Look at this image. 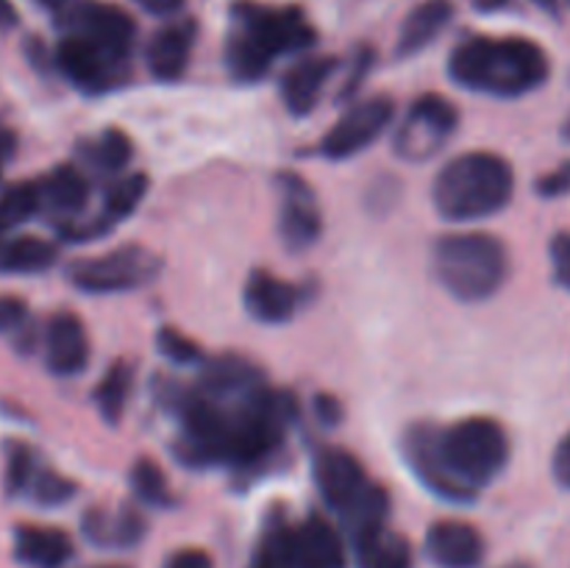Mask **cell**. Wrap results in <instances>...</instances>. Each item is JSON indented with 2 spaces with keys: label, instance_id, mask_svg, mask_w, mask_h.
<instances>
[{
  "label": "cell",
  "instance_id": "36",
  "mask_svg": "<svg viewBox=\"0 0 570 568\" xmlns=\"http://www.w3.org/2000/svg\"><path fill=\"white\" fill-rule=\"evenodd\" d=\"M373 61H376V50L367 48V45H360V48L354 50V59H351V76L345 78L343 89H340V100L354 98L356 89L362 87L367 72L373 70Z\"/></svg>",
  "mask_w": 570,
  "mask_h": 568
},
{
  "label": "cell",
  "instance_id": "31",
  "mask_svg": "<svg viewBox=\"0 0 570 568\" xmlns=\"http://www.w3.org/2000/svg\"><path fill=\"white\" fill-rule=\"evenodd\" d=\"M39 206V189L37 182H17L0 193V237L9 234L11 228L22 226L26 221H31Z\"/></svg>",
  "mask_w": 570,
  "mask_h": 568
},
{
  "label": "cell",
  "instance_id": "34",
  "mask_svg": "<svg viewBox=\"0 0 570 568\" xmlns=\"http://www.w3.org/2000/svg\"><path fill=\"white\" fill-rule=\"evenodd\" d=\"M37 454L28 443L22 440H9L6 445V493L9 496H26L28 482L37 473Z\"/></svg>",
  "mask_w": 570,
  "mask_h": 568
},
{
  "label": "cell",
  "instance_id": "2",
  "mask_svg": "<svg viewBox=\"0 0 570 568\" xmlns=\"http://www.w3.org/2000/svg\"><path fill=\"white\" fill-rule=\"evenodd\" d=\"M449 76L456 87L493 98H521L543 87L551 61L543 45L529 37L473 33L449 56Z\"/></svg>",
  "mask_w": 570,
  "mask_h": 568
},
{
  "label": "cell",
  "instance_id": "48",
  "mask_svg": "<svg viewBox=\"0 0 570 568\" xmlns=\"http://www.w3.org/2000/svg\"><path fill=\"white\" fill-rule=\"evenodd\" d=\"M501 568H532L529 562H510V566H501Z\"/></svg>",
  "mask_w": 570,
  "mask_h": 568
},
{
  "label": "cell",
  "instance_id": "14",
  "mask_svg": "<svg viewBox=\"0 0 570 568\" xmlns=\"http://www.w3.org/2000/svg\"><path fill=\"white\" fill-rule=\"evenodd\" d=\"M89 334L72 310H56L45 323V362L56 376H78L89 365Z\"/></svg>",
  "mask_w": 570,
  "mask_h": 568
},
{
  "label": "cell",
  "instance_id": "13",
  "mask_svg": "<svg viewBox=\"0 0 570 568\" xmlns=\"http://www.w3.org/2000/svg\"><path fill=\"white\" fill-rule=\"evenodd\" d=\"M401 451H404V460L406 466L412 468V473H415L434 496H440V499L445 501H456V505L473 501V496H468L465 490L449 477V471H445L438 451V427H434V423H412L404 432V438H401Z\"/></svg>",
  "mask_w": 570,
  "mask_h": 568
},
{
  "label": "cell",
  "instance_id": "29",
  "mask_svg": "<svg viewBox=\"0 0 570 568\" xmlns=\"http://www.w3.org/2000/svg\"><path fill=\"white\" fill-rule=\"evenodd\" d=\"M83 156L98 173H120L134 159V143L120 128H104L98 137L83 143Z\"/></svg>",
  "mask_w": 570,
  "mask_h": 568
},
{
  "label": "cell",
  "instance_id": "10",
  "mask_svg": "<svg viewBox=\"0 0 570 568\" xmlns=\"http://www.w3.org/2000/svg\"><path fill=\"white\" fill-rule=\"evenodd\" d=\"M126 59H117L115 53L104 50L100 45L89 42V39L78 37V33H67L59 45H56V67L61 76L78 87L81 92L98 95L106 89L117 87L126 72Z\"/></svg>",
  "mask_w": 570,
  "mask_h": 568
},
{
  "label": "cell",
  "instance_id": "38",
  "mask_svg": "<svg viewBox=\"0 0 570 568\" xmlns=\"http://www.w3.org/2000/svg\"><path fill=\"white\" fill-rule=\"evenodd\" d=\"M538 195L543 198H560V195L570 193V161H562L560 167H554L551 173H546L543 178H538L534 184Z\"/></svg>",
  "mask_w": 570,
  "mask_h": 568
},
{
  "label": "cell",
  "instance_id": "40",
  "mask_svg": "<svg viewBox=\"0 0 570 568\" xmlns=\"http://www.w3.org/2000/svg\"><path fill=\"white\" fill-rule=\"evenodd\" d=\"M551 471L562 488L570 490V432L557 443L554 457H551Z\"/></svg>",
  "mask_w": 570,
  "mask_h": 568
},
{
  "label": "cell",
  "instance_id": "49",
  "mask_svg": "<svg viewBox=\"0 0 570 568\" xmlns=\"http://www.w3.org/2000/svg\"><path fill=\"white\" fill-rule=\"evenodd\" d=\"M98 568H126V566H98Z\"/></svg>",
  "mask_w": 570,
  "mask_h": 568
},
{
  "label": "cell",
  "instance_id": "42",
  "mask_svg": "<svg viewBox=\"0 0 570 568\" xmlns=\"http://www.w3.org/2000/svg\"><path fill=\"white\" fill-rule=\"evenodd\" d=\"M315 410H317V415H321V421L328 423V427H337L340 418H343V407H340V401L328 393L317 395Z\"/></svg>",
  "mask_w": 570,
  "mask_h": 568
},
{
  "label": "cell",
  "instance_id": "7",
  "mask_svg": "<svg viewBox=\"0 0 570 568\" xmlns=\"http://www.w3.org/2000/svg\"><path fill=\"white\" fill-rule=\"evenodd\" d=\"M161 271V259L142 245H120L100 256L72 259L67 265V282L89 295H115L139 290L154 282Z\"/></svg>",
  "mask_w": 570,
  "mask_h": 568
},
{
  "label": "cell",
  "instance_id": "51",
  "mask_svg": "<svg viewBox=\"0 0 570 568\" xmlns=\"http://www.w3.org/2000/svg\"><path fill=\"white\" fill-rule=\"evenodd\" d=\"M568 134H570V126H568Z\"/></svg>",
  "mask_w": 570,
  "mask_h": 568
},
{
  "label": "cell",
  "instance_id": "3",
  "mask_svg": "<svg viewBox=\"0 0 570 568\" xmlns=\"http://www.w3.org/2000/svg\"><path fill=\"white\" fill-rule=\"evenodd\" d=\"M515 195V170L493 150H468L440 167L432 184V204L451 223L493 217Z\"/></svg>",
  "mask_w": 570,
  "mask_h": 568
},
{
  "label": "cell",
  "instance_id": "33",
  "mask_svg": "<svg viewBox=\"0 0 570 568\" xmlns=\"http://www.w3.org/2000/svg\"><path fill=\"white\" fill-rule=\"evenodd\" d=\"M131 488L134 496L148 507H167L173 501L165 471L150 457H139L131 466Z\"/></svg>",
  "mask_w": 570,
  "mask_h": 568
},
{
  "label": "cell",
  "instance_id": "20",
  "mask_svg": "<svg viewBox=\"0 0 570 568\" xmlns=\"http://www.w3.org/2000/svg\"><path fill=\"white\" fill-rule=\"evenodd\" d=\"M295 560L298 568H348V551L340 529L321 512L295 523Z\"/></svg>",
  "mask_w": 570,
  "mask_h": 568
},
{
  "label": "cell",
  "instance_id": "21",
  "mask_svg": "<svg viewBox=\"0 0 570 568\" xmlns=\"http://www.w3.org/2000/svg\"><path fill=\"white\" fill-rule=\"evenodd\" d=\"M81 532L89 543L100 549H131L145 538V518L134 507L109 512L95 505L83 512Z\"/></svg>",
  "mask_w": 570,
  "mask_h": 568
},
{
  "label": "cell",
  "instance_id": "28",
  "mask_svg": "<svg viewBox=\"0 0 570 568\" xmlns=\"http://www.w3.org/2000/svg\"><path fill=\"white\" fill-rule=\"evenodd\" d=\"M131 384H134V368L128 365L126 360H115L106 373L100 376L98 388H95L92 399L98 404L100 418L106 423H120L122 412H126L128 395H131Z\"/></svg>",
  "mask_w": 570,
  "mask_h": 568
},
{
  "label": "cell",
  "instance_id": "27",
  "mask_svg": "<svg viewBox=\"0 0 570 568\" xmlns=\"http://www.w3.org/2000/svg\"><path fill=\"white\" fill-rule=\"evenodd\" d=\"M248 568H298L295 560V523L282 510L271 512L259 535Z\"/></svg>",
  "mask_w": 570,
  "mask_h": 568
},
{
  "label": "cell",
  "instance_id": "45",
  "mask_svg": "<svg viewBox=\"0 0 570 568\" xmlns=\"http://www.w3.org/2000/svg\"><path fill=\"white\" fill-rule=\"evenodd\" d=\"M534 6H538V9H543L546 14H560V6H562V0H532Z\"/></svg>",
  "mask_w": 570,
  "mask_h": 568
},
{
  "label": "cell",
  "instance_id": "17",
  "mask_svg": "<svg viewBox=\"0 0 570 568\" xmlns=\"http://www.w3.org/2000/svg\"><path fill=\"white\" fill-rule=\"evenodd\" d=\"M195 37H198V22L178 17L161 26L159 31L150 37L145 59H148V70L156 81L173 84L187 72L189 59H193Z\"/></svg>",
  "mask_w": 570,
  "mask_h": 568
},
{
  "label": "cell",
  "instance_id": "15",
  "mask_svg": "<svg viewBox=\"0 0 570 568\" xmlns=\"http://www.w3.org/2000/svg\"><path fill=\"white\" fill-rule=\"evenodd\" d=\"M426 555L438 568H479L484 560V538L473 523L443 518L429 527Z\"/></svg>",
  "mask_w": 570,
  "mask_h": 568
},
{
  "label": "cell",
  "instance_id": "6",
  "mask_svg": "<svg viewBox=\"0 0 570 568\" xmlns=\"http://www.w3.org/2000/svg\"><path fill=\"white\" fill-rule=\"evenodd\" d=\"M438 451L449 477L476 499L510 462V434L495 418L468 415L451 427H438Z\"/></svg>",
  "mask_w": 570,
  "mask_h": 568
},
{
  "label": "cell",
  "instance_id": "9",
  "mask_svg": "<svg viewBox=\"0 0 570 568\" xmlns=\"http://www.w3.org/2000/svg\"><path fill=\"white\" fill-rule=\"evenodd\" d=\"M393 120L395 100L390 95H371L365 100H356L321 139V156L332 161L360 156L367 145H373L387 131Z\"/></svg>",
  "mask_w": 570,
  "mask_h": 568
},
{
  "label": "cell",
  "instance_id": "30",
  "mask_svg": "<svg viewBox=\"0 0 570 568\" xmlns=\"http://www.w3.org/2000/svg\"><path fill=\"white\" fill-rule=\"evenodd\" d=\"M0 334L9 337L14 343V349L22 351V354L37 349L39 332L26 301L14 298V295H3L0 298Z\"/></svg>",
  "mask_w": 570,
  "mask_h": 568
},
{
  "label": "cell",
  "instance_id": "26",
  "mask_svg": "<svg viewBox=\"0 0 570 568\" xmlns=\"http://www.w3.org/2000/svg\"><path fill=\"white\" fill-rule=\"evenodd\" d=\"M59 259V248L50 239L33 234L0 239V273H45Z\"/></svg>",
  "mask_w": 570,
  "mask_h": 568
},
{
  "label": "cell",
  "instance_id": "22",
  "mask_svg": "<svg viewBox=\"0 0 570 568\" xmlns=\"http://www.w3.org/2000/svg\"><path fill=\"white\" fill-rule=\"evenodd\" d=\"M76 555L72 538L59 527L22 523L14 529V557L28 568H65Z\"/></svg>",
  "mask_w": 570,
  "mask_h": 568
},
{
  "label": "cell",
  "instance_id": "1",
  "mask_svg": "<svg viewBox=\"0 0 570 568\" xmlns=\"http://www.w3.org/2000/svg\"><path fill=\"white\" fill-rule=\"evenodd\" d=\"M317 31L298 6H267L234 0L226 39V67L234 81L254 84L271 72L278 56L306 53Z\"/></svg>",
  "mask_w": 570,
  "mask_h": 568
},
{
  "label": "cell",
  "instance_id": "12",
  "mask_svg": "<svg viewBox=\"0 0 570 568\" xmlns=\"http://www.w3.org/2000/svg\"><path fill=\"white\" fill-rule=\"evenodd\" d=\"M67 28L70 33L100 45L104 50L115 53L117 59H131L137 22L120 6L104 3V0H81L67 11Z\"/></svg>",
  "mask_w": 570,
  "mask_h": 568
},
{
  "label": "cell",
  "instance_id": "18",
  "mask_svg": "<svg viewBox=\"0 0 570 568\" xmlns=\"http://www.w3.org/2000/svg\"><path fill=\"white\" fill-rule=\"evenodd\" d=\"M262 384L265 373L243 354H217L200 362L198 390L215 401H239Z\"/></svg>",
  "mask_w": 570,
  "mask_h": 568
},
{
  "label": "cell",
  "instance_id": "39",
  "mask_svg": "<svg viewBox=\"0 0 570 568\" xmlns=\"http://www.w3.org/2000/svg\"><path fill=\"white\" fill-rule=\"evenodd\" d=\"M165 568H215V562L204 549H178L167 557Z\"/></svg>",
  "mask_w": 570,
  "mask_h": 568
},
{
  "label": "cell",
  "instance_id": "23",
  "mask_svg": "<svg viewBox=\"0 0 570 568\" xmlns=\"http://www.w3.org/2000/svg\"><path fill=\"white\" fill-rule=\"evenodd\" d=\"M39 206L48 215L61 217V223L76 221L89 204V182L87 173L78 170L76 165H59L37 182Z\"/></svg>",
  "mask_w": 570,
  "mask_h": 568
},
{
  "label": "cell",
  "instance_id": "16",
  "mask_svg": "<svg viewBox=\"0 0 570 568\" xmlns=\"http://www.w3.org/2000/svg\"><path fill=\"white\" fill-rule=\"evenodd\" d=\"M243 301L254 321L267 323V326H282V323L293 321V315L298 312L301 290L293 282L278 278L267 267H256L245 282Z\"/></svg>",
  "mask_w": 570,
  "mask_h": 568
},
{
  "label": "cell",
  "instance_id": "46",
  "mask_svg": "<svg viewBox=\"0 0 570 568\" xmlns=\"http://www.w3.org/2000/svg\"><path fill=\"white\" fill-rule=\"evenodd\" d=\"M9 148H11V139L6 137V134H0V173H3V161L6 156H9Z\"/></svg>",
  "mask_w": 570,
  "mask_h": 568
},
{
  "label": "cell",
  "instance_id": "50",
  "mask_svg": "<svg viewBox=\"0 0 570 568\" xmlns=\"http://www.w3.org/2000/svg\"><path fill=\"white\" fill-rule=\"evenodd\" d=\"M562 3H566V6H570V0H562Z\"/></svg>",
  "mask_w": 570,
  "mask_h": 568
},
{
  "label": "cell",
  "instance_id": "41",
  "mask_svg": "<svg viewBox=\"0 0 570 568\" xmlns=\"http://www.w3.org/2000/svg\"><path fill=\"white\" fill-rule=\"evenodd\" d=\"M134 3L139 6L142 11H148V14L154 17H178L184 11V6H187V0H134Z\"/></svg>",
  "mask_w": 570,
  "mask_h": 568
},
{
  "label": "cell",
  "instance_id": "24",
  "mask_svg": "<svg viewBox=\"0 0 570 568\" xmlns=\"http://www.w3.org/2000/svg\"><path fill=\"white\" fill-rule=\"evenodd\" d=\"M454 20V3L451 0H423L410 14L404 17L395 39V56L399 59H412L423 53L445 28Z\"/></svg>",
  "mask_w": 570,
  "mask_h": 568
},
{
  "label": "cell",
  "instance_id": "19",
  "mask_svg": "<svg viewBox=\"0 0 570 568\" xmlns=\"http://www.w3.org/2000/svg\"><path fill=\"white\" fill-rule=\"evenodd\" d=\"M337 67L340 61L334 56H304L293 67H287V72L282 76V84H278L284 109L293 117L312 115L315 106L321 104L323 87L337 72Z\"/></svg>",
  "mask_w": 570,
  "mask_h": 568
},
{
  "label": "cell",
  "instance_id": "11",
  "mask_svg": "<svg viewBox=\"0 0 570 568\" xmlns=\"http://www.w3.org/2000/svg\"><path fill=\"white\" fill-rule=\"evenodd\" d=\"M278 234L289 251H306L323 232V212L317 195L298 173H278Z\"/></svg>",
  "mask_w": 570,
  "mask_h": 568
},
{
  "label": "cell",
  "instance_id": "37",
  "mask_svg": "<svg viewBox=\"0 0 570 568\" xmlns=\"http://www.w3.org/2000/svg\"><path fill=\"white\" fill-rule=\"evenodd\" d=\"M549 254H551V271H554V282L570 293V232L557 234V237L551 239Z\"/></svg>",
  "mask_w": 570,
  "mask_h": 568
},
{
  "label": "cell",
  "instance_id": "47",
  "mask_svg": "<svg viewBox=\"0 0 570 568\" xmlns=\"http://www.w3.org/2000/svg\"><path fill=\"white\" fill-rule=\"evenodd\" d=\"M39 6H45V9H65L67 3H70V0H37Z\"/></svg>",
  "mask_w": 570,
  "mask_h": 568
},
{
  "label": "cell",
  "instance_id": "25",
  "mask_svg": "<svg viewBox=\"0 0 570 568\" xmlns=\"http://www.w3.org/2000/svg\"><path fill=\"white\" fill-rule=\"evenodd\" d=\"M356 568H415V551L401 532L387 523L354 535Z\"/></svg>",
  "mask_w": 570,
  "mask_h": 568
},
{
  "label": "cell",
  "instance_id": "32",
  "mask_svg": "<svg viewBox=\"0 0 570 568\" xmlns=\"http://www.w3.org/2000/svg\"><path fill=\"white\" fill-rule=\"evenodd\" d=\"M28 499L39 507H61L67 501H72L78 496V482L76 479L65 477V473L53 471V468L39 466L33 479L28 482L26 490Z\"/></svg>",
  "mask_w": 570,
  "mask_h": 568
},
{
  "label": "cell",
  "instance_id": "4",
  "mask_svg": "<svg viewBox=\"0 0 570 568\" xmlns=\"http://www.w3.org/2000/svg\"><path fill=\"white\" fill-rule=\"evenodd\" d=\"M432 271L451 298L482 304L504 287L510 276V251L495 234L451 232L432 245Z\"/></svg>",
  "mask_w": 570,
  "mask_h": 568
},
{
  "label": "cell",
  "instance_id": "8",
  "mask_svg": "<svg viewBox=\"0 0 570 568\" xmlns=\"http://www.w3.org/2000/svg\"><path fill=\"white\" fill-rule=\"evenodd\" d=\"M460 126V109L440 92H426L412 100L410 111L395 128L393 148L404 161H426L445 148Z\"/></svg>",
  "mask_w": 570,
  "mask_h": 568
},
{
  "label": "cell",
  "instance_id": "5",
  "mask_svg": "<svg viewBox=\"0 0 570 568\" xmlns=\"http://www.w3.org/2000/svg\"><path fill=\"white\" fill-rule=\"evenodd\" d=\"M312 473L323 501L343 518L351 538L365 529L387 523L390 493L367 477L365 466L340 445H317Z\"/></svg>",
  "mask_w": 570,
  "mask_h": 568
},
{
  "label": "cell",
  "instance_id": "43",
  "mask_svg": "<svg viewBox=\"0 0 570 568\" xmlns=\"http://www.w3.org/2000/svg\"><path fill=\"white\" fill-rule=\"evenodd\" d=\"M473 9L482 11V14H493V11H501L510 6V0H471Z\"/></svg>",
  "mask_w": 570,
  "mask_h": 568
},
{
  "label": "cell",
  "instance_id": "35",
  "mask_svg": "<svg viewBox=\"0 0 570 568\" xmlns=\"http://www.w3.org/2000/svg\"><path fill=\"white\" fill-rule=\"evenodd\" d=\"M156 345L173 365H200L206 360L204 349L176 326H161L156 332Z\"/></svg>",
  "mask_w": 570,
  "mask_h": 568
},
{
  "label": "cell",
  "instance_id": "44",
  "mask_svg": "<svg viewBox=\"0 0 570 568\" xmlns=\"http://www.w3.org/2000/svg\"><path fill=\"white\" fill-rule=\"evenodd\" d=\"M17 22V11L11 0H0V28H11Z\"/></svg>",
  "mask_w": 570,
  "mask_h": 568
}]
</instances>
